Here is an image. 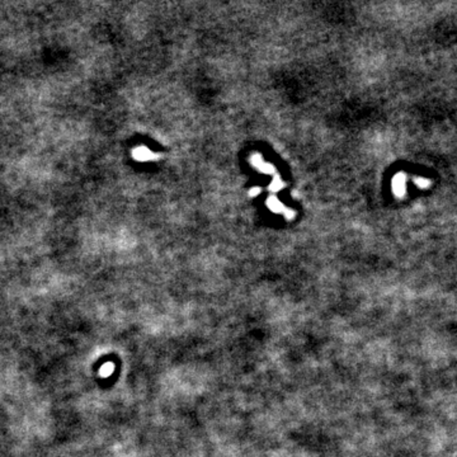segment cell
<instances>
[{"label": "cell", "instance_id": "7", "mask_svg": "<svg viewBox=\"0 0 457 457\" xmlns=\"http://www.w3.org/2000/svg\"><path fill=\"white\" fill-rule=\"evenodd\" d=\"M413 181H414L415 186H418L419 188H428V187H431V181H429V179L417 177V178H414Z\"/></svg>", "mask_w": 457, "mask_h": 457}, {"label": "cell", "instance_id": "8", "mask_svg": "<svg viewBox=\"0 0 457 457\" xmlns=\"http://www.w3.org/2000/svg\"><path fill=\"white\" fill-rule=\"evenodd\" d=\"M258 170L259 172H262V173H266V174H276V168H274L272 164H269V163H266V162H264V164L262 165Z\"/></svg>", "mask_w": 457, "mask_h": 457}, {"label": "cell", "instance_id": "4", "mask_svg": "<svg viewBox=\"0 0 457 457\" xmlns=\"http://www.w3.org/2000/svg\"><path fill=\"white\" fill-rule=\"evenodd\" d=\"M113 371H114V364L112 363V362H106V363L101 367V369H99V375H101V377L107 378V377H109L112 373H113Z\"/></svg>", "mask_w": 457, "mask_h": 457}, {"label": "cell", "instance_id": "5", "mask_svg": "<svg viewBox=\"0 0 457 457\" xmlns=\"http://www.w3.org/2000/svg\"><path fill=\"white\" fill-rule=\"evenodd\" d=\"M283 187H284V183L282 182L281 177H279L278 174H274L273 181H272L271 186H269V189H271V192H278L279 189H282Z\"/></svg>", "mask_w": 457, "mask_h": 457}, {"label": "cell", "instance_id": "1", "mask_svg": "<svg viewBox=\"0 0 457 457\" xmlns=\"http://www.w3.org/2000/svg\"><path fill=\"white\" fill-rule=\"evenodd\" d=\"M393 192L398 198H403L407 193V176L404 173H398L393 178Z\"/></svg>", "mask_w": 457, "mask_h": 457}, {"label": "cell", "instance_id": "2", "mask_svg": "<svg viewBox=\"0 0 457 457\" xmlns=\"http://www.w3.org/2000/svg\"><path fill=\"white\" fill-rule=\"evenodd\" d=\"M132 155L136 160H138V162H147V160L155 159L154 153L145 146H140L137 147V149L133 150Z\"/></svg>", "mask_w": 457, "mask_h": 457}, {"label": "cell", "instance_id": "3", "mask_svg": "<svg viewBox=\"0 0 457 457\" xmlns=\"http://www.w3.org/2000/svg\"><path fill=\"white\" fill-rule=\"evenodd\" d=\"M267 206H268L269 210H272L276 213H283V211L286 210L283 203H281V201L276 196H271L267 199Z\"/></svg>", "mask_w": 457, "mask_h": 457}, {"label": "cell", "instance_id": "9", "mask_svg": "<svg viewBox=\"0 0 457 457\" xmlns=\"http://www.w3.org/2000/svg\"><path fill=\"white\" fill-rule=\"evenodd\" d=\"M283 215H284V217L286 218H288V220H292L293 217H295V211H292V210H288V208H286V210L283 211Z\"/></svg>", "mask_w": 457, "mask_h": 457}, {"label": "cell", "instance_id": "10", "mask_svg": "<svg viewBox=\"0 0 457 457\" xmlns=\"http://www.w3.org/2000/svg\"><path fill=\"white\" fill-rule=\"evenodd\" d=\"M262 192V189L259 188V187H254V188H252L249 191V196L250 197H257V196H259V193H261Z\"/></svg>", "mask_w": 457, "mask_h": 457}, {"label": "cell", "instance_id": "6", "mask_svg": "<svg viewBox=\"0 0 457 457\" xmlns=\"http://www.w3.org/2000/svg\"><path fill=\"white\" fill-rule=\"evenodd\" d=\"M250 163H252L253 167L257 168V169H259V168L264 164V160H263V158H262L261 154L255 153V154H253L252 158H250Z\"/></svg>", "mask_w": 457, "mask_h": 457}]
</instances>
